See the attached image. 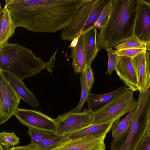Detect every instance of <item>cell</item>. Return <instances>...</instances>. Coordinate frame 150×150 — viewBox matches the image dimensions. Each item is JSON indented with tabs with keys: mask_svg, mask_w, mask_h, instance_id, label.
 Here are the masks:
<instances>
[{
	"mask_svg": "<svg viewBox=\"0 0 150 150\" xmlns=\"http://www.w3.org/2000/svg\"><path fill=\"white\" fill-rule=\"evenodd\" d=\"M86 0H6L16 27L53 33L68 27Z\"/></svg>",
	"mask_w": 150,
	"mask_h": 150,
	"instance_id": "1",
	"label": "cell"
},
{
	"mask_svg": "<svg viewBox=\"0 0 150 150\" xmlns=\"http://www.w3.org/2000/svg\"><path fill=\"white\" fill-rule=\"evenodd\" d=\"M138 0H112L103 28L97 36L100 49L112 48L134 35Z\"/></svg>",
	"mask_w": 150,
	"mask_h": 150,
	"instance_id": "2",
	"label": "cell"
},
{
	"mask_svg": "<svg viewBox=\"0 0 150 150\" xmlns=\"http://www.w3.org/2000/svg\"><path fill=\"white\" fill-rule=\"evenodd\" d=\"M46 65L31 50L19 44L7 42L0 47V71L22 80L40 72Z\"/></svg>",
	"mask_w": 150,
	"mask_h": 150,
	"instance_id": "3",
	"label": "cell"
},
{
	"mask_svg": "<svg viewBox=\"0 0 150 150\" xmlns=\"http://www.w3.org/2000/svg\"><path fill=\"white\" fill-rule=\"evenodd\" d=\"M133 119L127 129L110 143V150H135L149 129L150 122V96H139Z\"/></svg>",
	"mask_w": 150,
	"mask_h": 150,
	"instance_id": "4",
	"label": "cell"
},
{
	"mask_svg": "<svg viewBox=\"0 0 150 150\" xmlns=\"http://www.w3.org/2000/svg\"><path fill=\"white\" fill-rule=\"evenodd\" d=\"M109 0H86L69 25L62 30L61 38L71 41L76 37L93 27Z\"/></svg>",
	"mask_w": 150,
	"mask_h": 150,
	"instance_id": "5",
	"label": "cell"
},
{
	"mask_svg": "<svg viewBox=\"0 0 150 150\" xmlns=\"http://www.w3.org/2000/svg\"><path fill=\"white\" fill-rule=\"evenodd\" d=\"M134 92L130 88H127L125 91L93 112L91 124L115 121L135 109L138 102L134 97Z\"/></svg>",
	"mask_w": 150,
	"mask_h": 150,
	"instance_id": "6",
	"label": "cell"
},
{
	"mask_svg": "<svg viewBox=\"0 0 150 150\" xmlns=\"http://www.w3.org/2000/svg\"><path fill=\"white\" fill-rule=\"evenodd\" d=\"M55 119L56 128L52 135L66 136L91 125L92 113L86 109L78 112L70 111L60 115Z\"/></svg>",
	"mask_w": 150,
	"mask_h": 150,
	"instance_id": "7",
	"label": "cell"
},
{
	"mask_svg": "<svg viewBox=\"0 0 150 150\" xmlns=\"http://www.w3.org/2000/svg\"><path fill=\"white\" fill-rule=\"evenodd\" d=\"M14 115L22 124L50 132L55 131L57 123L53 119L40 111L18 108Z\"/></svg>",
	"mask_w": 150,
	"mask_h": 150,
	"instance_id": "8",
	"label": "cell"
},
{
	"mask_svg": "<svg viewBox=\"0 0 150 150\" xmlns=\"http://www.w3.org/2000/svg\"><path fill=\"white\" fill-rule=\"evenodd\" d=\"M21 98L0 72V124L4 123L14 115Z\"/></svg>",
	"mask_w": 150,
	"mask_h": 150,
	"instance_id": "9",
	"label": "cell"
},
{
	"mask_svg": "<svg viewBox=\"0 0 150 150\" xmlns=\"http://www.w3.org/2000/svg\"><path fill=\"white\" fill-rule=\"evenodd\" d=\"M106 134L63 140L50 150H105L104 140Z\"/></svg>",
	"mask_w": 150,
	"mask_h": 150,
	"instance_id": "10",
	"label": "cell"
},
{
	"mask_svg": "<svg viewBox=\"0 0 150 150\" xmlns=\"http://www.w3.org/2000/svg\"><path fill=\"white\" fill-rule=\"evenodd\" d=\"M134 35L147 42L150 39V3L138 0Z\"/></svg>",
	"mask_w": 150,
	"mask_h": 150,
	"instance_id": "11",
	"label": "cell"
},
{
	"mask_svg": "<svg viewBox=\"0 0 150 150\" xmlns=\"http://www.w3.org/2000/svg\"><path fill=\"white\" fill-rule=\"evenodd\" d=\"M146 52L140 53L132 59L137 76V87L139 92L150 88V64L146 55Z\"/></svg>",
	"mask_w": 150,
	"mask_h": 150,
	"instance_id": "12",
	"label": "cell"
},
{
	"mask_svg": "<svg viewBox=\"0 0 150 150\" xmlns=\"http://www.w3.org/2000/svg\"><path fill=\"white\" fill-rule=\"evenodd\" d=\"M120 79L134 91H138L136 73L132 59L124 56H119L115 70Z\"/></svg>",
	"mask_w": 150,
	"mask_h": 150,
	"instance_id": "13",
	"label": "cell"
},
{
	"mask_svg": "<svg viewBox=\"0 0 150 150\" xmlns=\"http://www.w3.org/2000/svg\"><path fill=\"white\" fill-rule=\"evenodd\" d=\"M0 72L21 99L33 107L36 108L39 105V103L33 93L27 88L22 80L9 73Z\"/></svg>",
	"mask_w": 150,
	"mask_h": 150,
	"instance_id": "14",
	"label": "cell"
},
{
	"mask_svg": "<svg viewBox=\"0 0 150 150\" xmlns=\"http://www.w3.org/2000/svg\"><path fill=\"white\" fill-rule=\"evenodd\" d=\"M0 16L1 47L14 34L17 27L8 8L5 4L3 8L0 4Z\"/></svg>",
	"mask_w": 150,
	"mask_h": 150,
	"instance_id": "15",
	"label": "cell"
},
{
	"mask_svg": "<svg viewBox=\"0 0 150 150\" xmlns=\"http://www.w3.org/2000/svg\"><path fill=\"white\" fill-rule=\"evenodd\" d=\"M114 121L100 124H91L82 129L65 137L64 140H72L91 136L107 134L111 130Z\"/></svg>",
	"mask_w": 150,
	"mask_h": 150,
	"instance_id": "16",
	"label": "cell"
},
{
	"mask_svg": "<svg viewBox=\"0 0 150 150\" xmlns=\"http://www.w3.org/2000/svg\"><path fill=\"white\" fill-rule=\"evenodd\" d=\"M71 48L72 58V64L76 73H81L85 70L87 66L84 49V35L80 36L76 47Z\"/></svg>",
	"mask_w": 150,
	"mask_h": 150,
	"instance_id": "17",
	"label": "cell"
},
{
	"mask_svg": "<svg viewBox=\"0 0 150 150\" xmlns=\"http://www.w3.org/2000/svg\"><path fill=\"white\" fill-rule=\"evenodd\" d=\"M84 49L87 66H91L100 50L97 43V29L93 27L85 33Z\"/></svg>",
	"mask_w": 150,
	"mask_h": 150,
	"instance_id": "18",
	"label": "cell"
},
{
	"mask_svg": "<svg viewBox=\"0 0 150 150\" xmlns=\"http://www.w3.org/2000/svg\"><path fill=\"white\" fill-rule=\"evenodd\" d=\"M127 88L126 86H121L115 90L101 94L89 92L86 101L88 104L87 109L92 113L97 107L106 104L115 96L125 91Z\"/></svg>",
	"mask_w": 150,
	"mask_h": 150,
	"instance_id": "19",
	"label": "cell"
},
{
	"mask_svg": "<svg viewBox=\"0 0 150 150\" xmlns=\"http://www.w3.org/2000/svg\"><path fill=\"white\" fill-rule=\"evenodd\" d=\"M135 109L130 112L123 119L113 122L111 128L112 141L117 139L128 127L133 119Z\"/></svg>",
	"mask_w": 150,
	"mask_h": 150,
	"instance_id": "20",
	"label": "cell"
},
{
	"mask_svg": "<svg viewBox=\"0 0 150 150\" xmlns=\"http://www.w3.org/2000/svg\"><path fill=\"white\" fill-rule=\"evenodd\" d=\"M65 136H53L41 141L30 145L43 150H50L60 144L64 140Z\"/></svg>",
	"mask_w": 150,
	"mask_h": 150,
	"instance_id": "21",
	"label": "cell"
},
{
	"mask_svg": "<svg viewBox=\"0 0 150 150\" xmlns=\"http://www.w3.org/2000/svg\"><path fill=\"white\" fill-rule=\"evenodd\" d=\"M146 42L141 40L135 35L114 47L117 50L123 49L146 48Z\"/></svg>",
	"mask_w": 150,
	"mask_h": 150,
	"instance_id": "22",
	"label": "cell"
},
{
	"mask_svg": "<svg viewBox=\"0 0 150 150\" xmlns=\"http://www.w3.org/2000/svg\"><path fill=\"white\" fill-rule=\"evenodd\" d=\"M80 81L81 87V93L79 102L77 105L72 109L71 111L73 112H81V110L86 101L89 91L86 84L84 71L81 73Z\"/></svg>",
	"mask_w": 150,
	"mask_h": 150,
	"instance_id": "23",
	"label": "cell"
},
{
	"mask_svg": "<svg viewBox=\"0 0 150 150\" xmlns=\"http://www.w3.org/2000/svg\"><path fill=\"white\" fill-rule=\"evenodd\" d=\"M28 134L31 138L30 144H33L53 136L52 133L41 129L28 127Z\"/></svg>",
	"mask_w": 150,
	"mask_h": 150,
	"instance_id": "24",
	"label": "cell"
},
{
	"mask_svg": "<svg viewBox=\"0 0 150 150\" xmlns=\"http://www.w3.org/2000/svg\"><path fill=\"white\" fill-rule=\"evenodd\" d=\"M112 0H109L104 7L100 16L95 22L93 26L97 29L101 30L104 27L110 13Z\"/></svg>",
	"mask_w": 150,
	"mask_h": 150,
	"instance_id": "25",
	"label": "cell"
},
{
	"mask_svg": "<svg viewBox=\"0 0 150 150\" xmlns=\"http://www.w3.org/2000/svg\"><path fill=\"white\" fill-rule=\"evenodd\" d=\"M19 143L20 138L13 132H8L3 131L0 133V144L13 147Z\"/></svg>",
	"mask_w": 150,
	"mask_h": 150,
	"instance_id": "26",
	"label": "cell"
},
{
	"mask_svg": "<svg viewBox=\"0 0 150 150\" xmlns=\"http://www.w3.org/2000/svg\"><path fill=\"white\" fill-rule=\"evenodd\" d=\"M146 50V48H131L116 50L115 53L118 56L126 57L132 59Z\"/></svg>",
	"mask_w": 150,
	"mask_h": 150,
	"instance_id": "27",
	"label": "cell"
},
{
	"mask_svg": "<svg viewBox=\"0 0 150 150\" xmlns=\"http://www.w3.org/2000/svg\"><path fill=\"white\" fill-rule=\"evenodd\" d=\"M105 50L108 55V68L105 73L111 75L113 71L115 70L119 56L115 53L116 50L112 48H107Z\"/></svg>",
	"mask_w": 150,
	"mask_h": 150,
	"instance_id": "28",
	"label": "cell"
},
{
	"mask_svg": "<svg viewBox=\"0 0 150 150\" xmlns=\"http://www.w3.org/2000/svg\"><path fill=\"white\" fill-rule=\"evenodd\" d=\"M135 150H150V131L149 129L139 143Z\"/></svg>",
	"mask_w": 150,
	"mask_h": 150,
	"instance_id": "29",
	"label": "cell"
},
{
	"mask_svg": "<svg viewBox=\"0 0 150 150\" xmlns=\"http://www.w3.org/2000/svg\"><path fill=\"white\" fill-rule=\"evenodd\" d=\"M84 72L87 86L90 91L94 81L93 74L91 66H87Z\"/></svg>",
	"mask_w": 150,
	"mask_h": 150,
	"instance_id": "30",
	"label": "cell"
},
{
	"mask_svg": "<svg viewBox=\"0 0 150 150\" xmlns=\"http://www.w3.org/2000/svg\"><path fill=\"white\" fill-rule=\"evenodd\" d=\"M57 49L55 51L54 53L50 58L49 61L46 63L45 68L51 73L52 74V71L54 66L55 62V55L57 52Z\"/></svg>",
	"mask_w": 150,
	"mask_h": 150,
	"instance_id": "31",
	"label": "cell"
},
{
	"mask_svg": "<svg viewBox=\"0 0 150 150\" xmlns=\"http://www.w3.org/2000/svg\"><path fill=\"white\" fill-rule=\"evenodd\" d=\"M11 150H43L31 146L29 144L23 146L13 147L11 148Z\"/></svg>",
	"mask_w": 150,
	"mask_h": 150,
	"instance_id": "32",
	"label": "cell"
},
{
	"mask_svg": "<svg viewBox=\"0 0 150 150\" xmlns=\"http://www.w3.org/2000/svg\"><path fill=\"white\" fill-rule=\"evenodd\" d=\"M81 34L76 37L73 39L71 41V42L70 46L69 47V48H71L72 47H74L76 46L78 44L79 38Z\"/></svg>",
	"mask_w": 150,
	"mask_h": 150,
	"instance_id": "33",
	"label": "cell"
},
{
	"mask_svg": "<svg viewBox=\"0 0 150 150\" xmlns=\"http://www.w3.org/2000/svg\"><path fill=\"white\" fill-rule=\"evenodd\" d=\"M0 150H11L9 147L0 144Z\"/></svg>",
	"mask_w": 150,
	"mask_h": 150,
	"instance_id": "34",
	"label": "cell"
},
{
	"mask_svg": "<svg viewBox=\"0 0 150 150\" xmlns=\"http://www.w3.org/2000/svg\"><path fill=\"white\" fill-rule=\"evenodd\" d=\"M146 50L150 52V39L146 42Z\"/></svg>",
	"mask_w": 150,
	"mask_h": 150,
	"instance_id": "35",
	"label": "cell"
},
{
	"mask_svg": "<svg viewBox=\"0 0 150 150\" xmlns=\"http://www.w3.org/2000/svg\"><path fill=\"white\" fill-rule=\"evenodd\" d=\"M146 55L148 58L150 64V52L149 51H146Z\"/></svg>",
	"mask_w": 150,
	"mask_h": 150,
	"instance_id": "36",
	"label": "cell"
},
{
	"mask_svg": "<svg viewBox=\"0 0 150 150\" xmlns=\"http://www.w3.org/2000/svg\"><path fill=\"white\" fill-rule=\"evenodd\" d=\"M149 130L150 131V122L149 124Z\"/></svg>",
	"mask_w": 150,
	"mask_h": 150,
	"instance_id": "37",
	"label": "cell"
}]
</instances>
